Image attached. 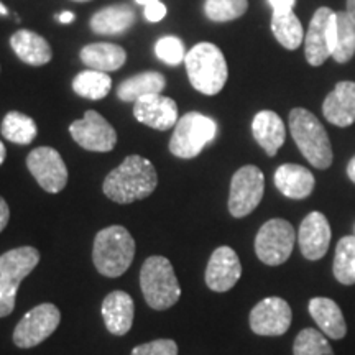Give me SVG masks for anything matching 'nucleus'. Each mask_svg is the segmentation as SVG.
Segmentation results:
<instances>
[{
	"instance_id": "nucleus-1",
	"label": "nucleus",
	"mask_w": 355,
	"mask_h": 355,
	"mask_svg": "<svg viewBox=\"0 0 355 355\" xmlns=\"http://www.w3.org/2000/svg\"><path fill=\"white\" fill-rule=\"evenodd\" d=\"M158 184L153 163L140 155H130L105 176L104 194L117 204H130L148 198Z\"/></svg>"
},
{
	"instance_id": "nucleus-2",
	"label": "nucleus",
	"mask_w": 355,
	"mask_h": 355,
	"mask_svg": "<svg viewBox=\"0 0 355 355\" xmlns=\"http://www.w3.org/2000/svg\"><path fill=\"white\" fill-rule=\"evenodd\" d=\"M184 66L191 86L201 94L216 96L227 83L229 69L224 53L214 43L202 42L194 44L186 53Z\"/></svg>"
},
{
	"instance_id": "nucleus-3",
	"label": "nucleus",
	"mask_w": 355,
	"mask_h": 355,
	"mask_svg": "<svg viewBox=\"0 0 355 355\" xmlns=\"http://www.w3.org/2000/svg\"><path fill=\"white\" fill-rule=\"evenodd\" d=\"M135 257V241L122 225H110L97 232L92 261L102 277L119 278L130 268Z\"/></svg>"
},
{
	"instance_id": "nucleus-4",
	"label": "nucleus",
	"mask_w": 355,
	"mask_h": 355,
	"mask_svg": "<svg viewBox=\"0 0 355 355\" xmlns=\"http://www.w3.org/2000/svg\"><path fill=\"white\" fill-rule=\"evenodd\" d=\"M290 132L303 157L318 170L332 165V146L329 135L319 119L309 110L296 107L290 112Z\"/></svg>"
},
{
	"instance_id": "nucleus-5",
	"label": "nucleus",
	"mask_w": 355,
	"mask_h": 355,
	"mask_svg": "<svg viewBox=\"0 0 355 355\" xmlns=\"http://www.w3.org/2000/svg\"><path fill=\"white\" fill-rule=\"evenodd\" d=\"M140 286L146 304L152 309H170L180 301L181 286L171 261L165 257L153 255L144 261L140 270Z\"/></svg>"
},
{
	"instance_id": "nucleus-6",
	"label": "nucleus",
	"mask_w": 355,
	"mask_h": 355,
	"mask_svg": "<svg viewBox=\"0 0 355 355\" xmlns=\"http://www.w3.org/2000/svg\"><path fill=\"white\" fill-rule=\"evenodd\" d=\"M40 254L33 247H19L0 255V318L15 309L20 283L33 272Z\"/></svg>"
},
{
	"instance_id": "nucleus-7",
	"label": "nucleus",
	"mask_w": 355,
	"mask_h": 355,
	"mask_svg": "<svg viewBox=\"0 0 355 355\" xmlns=\"http://www.w3.org/2000/svg\"><path fill=\"white\" fill-rule=\"evenodd\" d=\"M217 135V123L207 115L188 112L178 119L170 139V152L178 158H196Z\"/></svg>"
},
{
	"instance_id": "nucleus-8",
	"label": "nucleus",
	"mask_w": 355,
	"mask_h": 355,
	"mask_svg": "<svg viewBox=\"0 0 355 355\" xmlns=\"http://www.w3.org/2000/svg\"><path fill=\"white\" fill-rule=\"evenodd\" d=\"M296 232L285 219H270L261 225L255 237V254L261 263L278 266L291 257Z\"/></svg>"
},
{
	"instance_id": "nucleus-9",
	"label": "nucleus",
	"mask_w": 355,
	"mask_h": 355,
	"mask_svg": "<svg viewBox=\"0 0 355 355\" xmlns=\"http://www.w3.org/2000/svg\"><path fill=\"white\" fill-rule=\"evenodd\" d=\"M337 38L336 12L329 7H321L314 12L304 35V55L311 66L318 68L332 58Z\"/></svg>"
},
{
	"instance_id": "nucleus-10",
	"label": "nucleus",
	"mask_w": 355,
	"mask_h": 355,
	"mask_svg": "<svg viewBox=\"0 0 355 355\" xmlns=\"http://www.w3.org/2000/svg\"><path fill=\"white\" fill-rule=\"evenodd\" d=\"M265 191V176L254 165L242 166L230 181L229 212L237 219L252 214L261 202Z\"/></svg>"
},
{
	"instance_id": "nucleus-11",
	"label": "nucleus",
	"mask_w": 355,
	"mask_h": 355,
	"mask_svg": "<svg viewBox=\"0 0 355 355\" xmlns=\"http://www.w3.org/2000/svg\"><path fill=\"white\" fill-rule=\"evenodd\" d=\"M61 313L55 304L43 303L30 309L13 331V344L20 349H32L46 340L58 329Z\"/></svg>"
},
{
	"instance_id": "nucleus-12",
	"label": "nucleus",
	"mask_w": 355,
	"mask_h": 355,
	"mask_svg": "<svg viewBox=\"0 0 355 355\" xmlns=\"http://www.w3.org/2000/svg\"><path fill=\"white\" fill-rule=\"evenodd\" d=\"M73 140L87 152L107 153L117 144V132L96 110H87L81 121H74L69 125Z\"/></svg>"
},
{
	"instance_id": "nucleus-13",
	"label": "nucleus",
	"mask_w": 355,
	"mask_h": 355,
	"mask_svg": "<svg viewBox=\"0 0 355 355\" xmlns=\"http://www.w3.org/2000/svg\"><path fill=\"white\" fill-rule=\"evenodd\" d=\"M26 168L46 193H61L68 183V168L51 146H38L26 157Z\"/></svg>"
},
{
	"instance_id": "nucleus-14",
	"label": "nucleus",
	"mask_w": 355,
	"mask_h": 355,
	"mask_svg": "<svg viewBox=\"0 0 355 355\" xmlns=\"http://www.w3.org/2000/svg\"><path fill=\"white\" fill-rule=\"evenodd\" d=\"M293 313L290 304L278 296H270V298L261 300L260 303L254 306L250 311V329L257 336H283L290 329Z\"/></svg>"
},
{
	"instance_id": "nucleus-15",
	"label": "nucleus",
	"mask_w": 355,
	"mask_h": 355,
	"mask_svg": "<svg viewBox=\"0 0 355 355\" xmlns=\"http://www.w3.org/2000/svg\"><path fill=\"white\" fill-rule=\"evenodd\" d=\"M242 277V263L230 247H219L212 252L206 268V285L216 293L232 290Z\"/></svg>"
},
{
	"instance_id": "nucleus-16",
	"label": "nucleus",
	"mask_w": 355,
	"mask_h": 355,
	"mask_svg": "<svg viewBox=\"0 0 355 355\" xmlns=\"http://www.w3.org/2000/svg\"><path fill=\"white\" fill-rule=\"evenodd\" d=\"M300 250L306 260H321L329 250L331 225L322 212L313 211L304 217L298 232Z\"/></svg>"
},
{
	"instance_id": "nucleus-17",
	"label": "nucleus",
	"mask_w": 355,
	"mask_h": 355,
	"mask_svg": "<svg viewBox=\"0 0 355 355\" xmlns=\"http://www.w3.org/2000/svg\"><path fill=\"white\" fill-rule=\"evenodd\" d=\"M133 115L140 123L155 130H170L178 122V105L171 97L150 94L140 97L133 104Z\"/></svg>"
},
{
	"instance_id": "nucleus-18",
	"label": "nucleus",
	"mask_w": 355,
	"mask_h": 355,
	"mask_svg": "<svg viewBox=\"0 0 355 355\" xmlns=\"http://www.w3.org/2000/svg\"><path fill=\"white\" fill-rule=\"evenodd\" d=\"M102 319L110 334L125 336L132 329L135 304L125 291H112L102 301Z\"/></svg>"
},
{
	"instance_id": "nucleus-19",
	"label": "nucleus",
	"mask_w": 355,
	"mask_h": 355,
	"mask_svg": "<svg viewBox=\"0 0 355 355\" xmlns=\"http://www.w3.org/2000/svg\"><path fill=\"white\" fill-rule=\"evenodd\" d=\"M322 114L336 127H349L355 122V83L340 81L324 99Z\"/></svg>"
},
{
	"instance_id": "nucleus-20",
	"label": "nucleus",
	"mask_w": 355,
	"mask_h": 355,
	"mask_svg": "<svg viewBox=\"0 0 355 355\" xmlns=\"http://www.w3.org/2000/svg\"><path fill=\"white\" fill-rule=\"evenodd\" d=\"M273 181L279 193L290 199L309 198L316 186L313 173L308 168L295 165V163H285V165L278 166Z\"/></svg>"
},
{
	"instance_id": "nucleus-21",
	"label": "nucleus",
	"mask_w": 355,
	"mask_h": 355,
	"mask_svg": "<svg viewBox=\"0 0 355 355\" xmlns=\"http://www.w3.org/2000/svg\"><path fill=\"white\" fill-rule=\"evenodd\" d=\"M252 133L268 157H275L286 139L285 123L273 110H261L255 115L252 122Z\"/></svg>"
},
{
	"instance_id": "nucleus-22",
	"label": "nucleus",
	"mask_w": 355,
	"mask_h": 355,
	"mask_svg": "<svg viewBox=\"0 0 355 355\" xmlns=\"http://www.w3.org/2000/svg\"><path fill=\"white\" fill-rule=\"evenodd\" d=\"M10 46L13 53L30 66L48 64L53 58L50 43L42 35L32 32V30H19L10 37Z\"/></svg>"
},
{
	"instance_id": "nucleus-23",
	"label": "nucleus",
	"mask_w": 355,
	"mask_h": 355,
	"mask_svg": "<svg viewBox=\"0 0 355 355\" xmlns=\"http://www.w3.org/2000/svg\"><path fill=\"white\" fill-rule=\"evenodd\" d=\"M309 314L316 321L322 334H326L329 339L340 340L347 334V324H345L344 314L337 306L336 301L329 298H313L309 301Z\"/></svg>"
},
{
	"instance_id": "nucleus-24",
	"label": "nucleus",
	"mask_w": 355,
	"mask_h": 355,
	"mask_svg": "<svg viewBox=\"0 0 355 355\" xmlns=\"http://www.w3.org/2000/svg\"><path fill=\"white\" fill-rule=\"evenodd\" d=\"M135 24V12L127 3H114L91 17V30L97 35H121Z\"/></svg>"
},
{
	"instance_id": "nucleus-25",
	"label": "nucleus",
	"mask_w": 355,
	"mask_h": 355,
	"mask_svg": "<svg viewBox=\"0 0 355 355\" xmlns=\"http://www.w3.org/2000/svg\"><path fill=\"white\" fill-rule=\"evenodd\" d=\"M79 58L89 69L110 73L121 69L127 61V53L115 43H91L79 53Z\"/></svg>"
},
{
	"instance_id": "nucleus-26",
	"label": "nucleus",
	"mask_w": 355,
	"mask_h": 355,
	"mask_svg": "<svg viewBox=\"0 0 355 355\" xmlns=\"http://www.w3.org/2000/svg\"><path fill=\"white\" fill-rule=\"evenodd\" d=\"M166 87V78L158 71H145L119 84L117 97L123 102H137L140 97L162 94Z\"/></svg>"
},
{
	"instance_id": "nucleus-27",
	"label": "nucleus",
	"mask_w": 355,
	"mask_h": 355,
	"mask_svg": "<svg viewBox=\"0 0 355 355\" xmlns=\"http://www.w3.org/2000/svg\"><path fill=\"white\" fill-rule=\"evenodd\" d=\"M272 32L275 38L286 50H298L301 43L304 42L303 25L295 12H273L272 15Z\"/></svg>"
},
{
	"instance_id": "nucleus-28",
	"label": "nucleus",
	"mask_w": 355,
	"mask_h": 355,
	"mask_svg": "<svg viewBox=\"0 0 355 355\" xmlns=\"http://www.w3.org/2000/svg\"><path fill=\"white\" fill-rule=\"evenodd\" d=\"M0 132H2L3 139L12 144L30 145L37 139L38 127L32 117L19 112V110H12L3 117Z\"/></svg>"
},
{
	"instance_id": "nucleus-29",
	"label": "nucleus",
	"mask_w": 355,
	"mask_h": 355,
	"mask_svg": "<svg viewBox=\"0 0 355 355\" xmlns=\"http://www.w3.org/2000/svg\"><path fill=\"white\" fill-rule=\"evenodd\" d=\"M112 89V79L107 73L96 69H86L73 79V91L84 99L101 101Z\"/></svg>"
},
{
	"instance_id": "nucleus-30",
	"label": "nucleus",
	"mask_w": 355,
	"mask_h": 355,
	"mask_svg": "<svg viewBox=\"0 0 355 355\" xmlns=\"http://www.w3.org/2000/svg\"><path fill=\"white\" fill-rule=\"evenodd\" d=\"M332 273L336 279L345 286L355 283V237L345 235L337 242Z\"/></svg>"
},
{
	"instance_id": "nucleus-31",
	"label": "nucleus",
	"mask_w": 355,
	"mask_h": 355,
	"mask_svg": "<svg viewBox=\"0 0 355 355\" xmlns=\"http://www.w3.org/2000/svg\"><path fill=\"white\" fill-rule=\"evenodd\" d=\"M336 19L337 38L332 58H334L336 63L345 64L355 55V24L347 15V12H336Z\"/></svg>"
},
{
	"instance_id": "nucleus-32",
	"label": "nucleus",
	"mask_w": 355,
	"mask_h": 355,
	"mask_svg": "<svg viewBox=\"0 0 355 355\" xmlns=\"http://www.w3.org/2000/svg\"><path fill=\"white\" fill-rule=\"evenodd\" d=\"M293 355H334V350L327 343L326 334L313 327H306L293 343Z\"/></svg>"
},
{
	"instance_id": "nucleus-33",
	"label": "nucleus",
	"mask_w": 355,
	"mask_h": 355,
	"mask_svg": "<svg viewBox=\"0 0 355 355\" xmlns=\"http://www.w3.org/2000/svg\"><path fill=\"white\" fill-rule=\"evenodd\" d=\"M247 0H206V3H204L206 17L216 24L241 19L247 12Z\"/></svg>"
},
{
	"instance_id": "nucleus-34",
	"label": "nucleus",
	"mask_w": 355,
	"mask_h": 355,
	"mask_svg": "<svg viewBox=\"0 0 355 355\" xmlns=\"http://www.w3.org/2000/svg\"><path fill=\"white\" fill-rule=\"evenodd\" d=\"M155 55H157L163 63L176 66L183 63L186 58L184 44L178 37H162L155 43Z\"/></svg>"
},
{
	"instance_id": "nucleus-35",
	"label": "nucleus",
	"mask_w": 355,
	"mask_h": 355,
	"mask_svg": "<svg viewBox=\"0 0 355 355\" xmlns=\"http://www.w3.org/2000/svg\"><path fill=\"white\" fill-rule=\"evenodd\" d=\"M130 355H178V345L171 339H157L137 345Z\"/></svg>"
},
{
	"instance_id": "nucleus-36",
	"label": "nucleus",
	"mask_w": 355,
	"mask_h": 355,
	"mask_svg": "<svg viewBox=\"0 0 355 355\" xmlns=\"http://www.w3.org/2000/svg\"><path fill=\"white\" fill-rule=\"evenodd\" d=\"M165 15H166V6L159 2V0L145 7V19L148 21H153V24L155 21L165 19Z\"/></svg>"
},
{
	"instance_id": "nucleus-37",
	"label": "nucleus",
	"mask_w": 355,
	"mask_h": 355,
	"mask_svg": "<svg viewBox=\"0 0 355 355\" xmlns=\"http://www.w3.org/2000/svg\"><path fill=\"white\" fill-rule=\"evenodd\" d=\"M268 3L273 8V12H288L293 10L296 0H268Z\"/></svg>"
},
{
	"instance_id": "nucleus-38",
	"label": "nucleus",
	"mask_w": 355,
	"mask_h": 355,
	"mask_svg": "<svg viewBox=\"0 0 355 355\" xmlns=\"http://www.w3.org/2000/svg\"><path fill=\"white\" fill-rule=\"evenodd\" d=\"M8 219H10V209H8L6 199L0 196V232L7 227Z\"/></svg>"
},
{
	"instance_id": "nucleus-39",
	"label": "nucleus",
	"mask_w": 355,
	"mask_h": 355,
	"mask_svg": "<svg viewBox=\"0 0 355 355\" xmlns=\"http://www.w3.org/2000/svg\"><path fill=\"white\" fill-rule=\"evenodd\" d=\"M55 19H56V20H60L61 24L68 25V24H71V21H74V19H76V15H74L73 12H69V10H64V12H61L60 15H56Z\"/></svg>"
},
{
	"instance_id": "nucleus-40",
	"label": "nucleus",
	"mask_w": 355,
	"mask_h": 355,
	"mask_svg": "<svg viewBox=\"0 0 355 355\" xmlns=\"http://www.w3.org/2000/svg\"><path fill=\"white\" fill-rule=\"evenodd\" d=\"M347 176H349V180L355 184V155L352 158H350V162L347 165Z\"/></svg>"
},
{
	"instance_id": "nucleus-41",
	"label": "nucleus",
	"mask_w": 355,
	"mask_h": 355,
	"mask_svg": "<svg viewBox=\"0 0 355 355\" xmlns=\"http://www.w3.org/2000/svg\"><path fill=\"white\" fill-rule=\"evenodd\" d=\"M345 12H347V15L355 24V0H347V8H345Z\"/></svg>"
},
{
	"instance_id": "nucleus-42",
	"label": "nucleus",
	"mask_w": 355,
	"mask_h": 355,
	"mask_svg": "<svg viewBox=\"0 0 355 355\" xmlns=\"http://www.w3.org/2000/svg\"><path fill=\"white\" fill-rule=\"evenodd\" d=\"M6 157H7V150H6V145L0 141V165H2L3 162H6Z\"/></svg>"
},
{
	"instance_id": "nucleus-43",
	"label": "nucleus",
	"mask_w": 355,
	"mask_h": 355,
	"mask_svg": "<svg viewBox=\"0 0 355 355\" xmlns=\"http://www.w3.org/2000/svg\"><path fill=\"white\" fill-rule=\"evenodd\" d=\"M135 2L139 3V6H144V7H146V6H150V3L158 2V0H135Z\"/></svg>"
},
{
	"instance_id": "nucleus-44",
	"label": "nucleus",
	"mask_w": 355,
	"mask_h": 355,
	"mask_svg": "<svg viewBox=\"0 0 355 355\" xmlns=\"http://www.w3.org/2000/svg\"><path fill=\"white\" fill-rule=\"evenodd\" d=\"M0 15H8V8L0 2Z\"/></svg>"
},
{
	"instance_id": "nucleus-45",
	"label": "nucleus",
	"mask_w": 355,
	"mask_h": 355,
	"mask_svg": "<svg viewBox=\"0 0 355 355\" xmlns=\"http://www.w3.org/2000/svg\"><path fill=\"white\" fill-rule=\"evenodd\" d=\"M73 2H91V0H73Z\"/></svg>"
}]
</instances>
